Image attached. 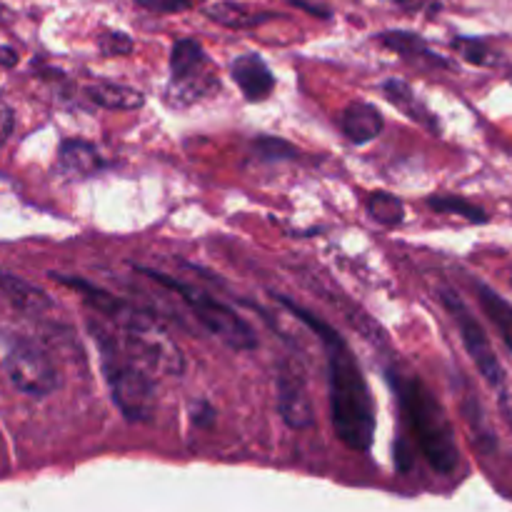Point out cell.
<instances>
[{"mask_svg":"<svg viewBox=\"0 0 512 512\" xmlns=\"http://www.w3.org/2000/svg\"><path fill=\"white\" fill-rule=\"evenodd\" d=\"M275 300L285 305L300 323L308 325L323 343L325 363H328L330 420L338 440L355 453H368L375 438V403L348 340L333 325L285 295H275Z\"/></svg>","mask_w":512,"mask_h":512,"instance_id":"cell-1","label":"cell"},{"mask_svg":"<svg viewBox=\"0 0 512 512\" xmlns=\"http://www.w3.org/2000/svg\"><path fill=\"white\" fill-rule=\"evenodd\" d=\"M385 375L420 455L428 460L435 473L453 475L460 465V448L453 423L438 395L418 375H403L393 368Z\"/></svg>","mask_w":512,"mask_h":512,"instance_id":"cell-2","label":"cell"},{"mask_svg":"<svg viewBox=\"0 0 512 512\" xmlns=\"http://www.w3.org/2000/svg\"><path fill=\"white\" fill-rule=\"evenodd\" d=\"M90 330L100 348V365L115 408L128 423H150L155 415V385L150 375L128 355L120 353L115 335H110L103 325L95 323Z\"/></svg>","mask_w":512,"mask_h":512,"instance_id":"cell-3","label":"cell"},{"mask_svg":"<svg viewBox=\"0 0 512 512\" xmlns=\"http://www.w3.org/2000/svg\"><path fill=\"white\" fill-rule=\"evenodd\" d=\"M135 270H138V273H143L145 278L160 283L163 288L178 293V298L188 305L190 313H193V318L198 320V323L203 325V328L208 330L213 338H218L225 348L238 350V353L258 348V335H255V330L250 328L248 320L240 318V315L235 313L230 305L220 303L218 298H213V295L193 288V285H185V283H180V280L168 278V275L158 273V270L143 268V265H138Z\"/></svg>","mask_w":512,"mask_h":512,"instance_id":"cell-4","label":"cell"},{"mask_svg":"<svg viewBox=\"0 0 512 512\" xmlns=\"http://www.w3.org/2000/svg\"><path fill=\"white\" fill-rule=\"evenodd\" d=\"M218 88V68L203 45L193 38L178 40L170 50V80L165 90L170 108H190Z\"/></svg>","mask_w":512,"mask_h":512,"instance_id":"cell-5","label":"cell"},{"mask_svg":"<svg viewBox=\"0 0 512 512\" xmlns=\"http://www.w3.org/2000/svg\"><path fill=\"white\" fill-rule=\"evenodd\" d=\"M115 323L125 330V350H128L130 358H135L145 368L158 370V373L165 375L183 373V353L150 315L128 308Z\"/></svg>","mask_w":512,"mask_h":512,"instance_id":"cell-6","label":"cell"},{"mask_svg":"<svg viewBox=\"0 0 512 512\" xmlns=\"http://www.w3.org/2000/svg\"><path fill=\"white\" fill-rule=\"evenodd\" d=\"M440 303L445 305V310L450 313L453 323L458 325L460 340H463L465 350H468L470 360L475 363L478 373L483 375L485 383L498 393V398L503 400V405L508 403V378H505V370L500 365L498 355H495L493 343H490L488 333H485L483 323L475 318L473 310L465 305V300L455 293L453 288L440 290Z\"/></svg>","mask_w":512,"mask_h":512,"instance_id":"cell-7","label":"cell"},{"mask_svg":"<svg viewBox=\"0 0 512 512\" xmlns=\"http://www.w3.org/2000/svg\"><path fill=\"white\" fill-rule=\"evenodd\" d=\"M5 375L23 395L30 398H48L60 385L58 368L53 365L50 355L33 340H18L10 345L3 360Z\"/></svg>","mask_w":512,"mask_h":512,"instance_id":"cell-8","label":"cell"},{"mask_svg":"<svg viewBox=\"0 0 512 512\" xmlns=\"http://www.w3.org/2000/svg\"><path fill=\"white\" fill-rule=\"evenodd\" d=\"M275 388H278V413L283 423L293 430L313 428L315 410L310 400L308 385H305L303 370L293 360H283L275 375Z\"/></svg>","mask_w":512,"mask_h":512,"instance_id":"cell-9","label":"cell"},{"mask_svg":"<svg viewBox=\"0 0 512 512\" xmlns=\"http://www.w3.org/2000/svg\"><path fill=\"white\" fill-rule=\"evenodd\" d=\"M230 75H233L235 85H238L248 103H263L275 90L273 70L265 63L263 55L258 53L238 55L230 65Z\"/></svg>","mask_w":512,"mask_h":512,"instance_id":"cell-10","label":"cell"},{"mask_svg":"<svg viewBox=\"0 0 512 512\" xmlns=\"http://www.w3.org/2000/svg\"><path fill=\"white\" fill-rule=\"evenodd\" d=\"M340 128L343 135L355 145H368L383 133L385 118L375 105L365 103V100H355L340 115Z\"/></svg>","mask_w":512,"mask_h":512,"instance_id":"cell-11","label":"cell"},{"mask_svg":"<svg viewBox=\"0 0 512 512\" xmlns=\"http://www.w3.org/2000/svg\"><path fill=\"white\" fill-rule=\"evenodd\" d=\"M0 298L23 315H40L53 305L45 290L35 288L33 283L18 278V275L5 268H0Z\"/></svg>","mask_w":512,"mask_h":512,"instance_id":"cell-12","label":"cell"},{"mask_svg":"<svg viewBox=\"0 0 512 512\" xmlns=\"http://www.w3.org/2000/svg\"><path fill=\"white\" fill-rule=\"evenodd\" d=\"M103 168V158H100L98 148L88 140L70 138L63 140L58 148V170L70 178H90Z\"/></svg>","mask_w":512,"mask_h":512,"instance_id":"cell-13","label":"cell"},{"mask_svg":"<svg viewBox=\"0 0 512 512\" xmlns=\"http://www.w3.org/2000/svg\"><path fill=\"white\" fill-rule=\"evenodd\" d=\"M380 45L395 50L403 58L413 60V63H428V65H445L448 68V60L440 58L418 33H410V30H383V33L375 35Z\"/></svg>","mask_w":512,"mask_h":512,"instance_id":"cell-14","label":"cell"},{"mask_svg":"<svg viewBox=\"0 0 512 512\" xmlns=\"http://www.w3.org/2000/svg\"><path fill=\"white\" fill-rule=\"evenodd\" d=\"M205 15L218 25H223V28L233 30L255 28V25H263L268 20L278 18V13H273V10H253L243 3H235V0H220V3L208 5Z\"/></svg>","mask_w":512,"mask_h":512,"instance_id":"cell-15","label":"cell"},{"mask_svg":"<svg viewBox=\"0 0 512 512\" xmlns=\"http://www.w3.org/2000/svg\"><path fill=\"white\" fill-rule=\"evenodd\" d=\"M383 95L390 100V103L395 105L398 110H403L405 115H408L410 120H415V123L425 125V128L430 130V133H438L440 125L438 120H435V115L430 113L428 108H425L423 103H420V98L415 95V90L410 88L405 80H398V78H390L383 83Z\"/></svg>","mask_w":512,"mask_h":512,"instance_id":"cell-16","label":"cell"},{"mask_svg":"<svg viewBox=\"0 0 512 512\" xmlns=\"http://www.w3.org/2000/svg\"><path fill=\"white\" fill-rule=\"evenodd\" d=\"M475 295H478V303L483 308L485 318L493 323V328L498 330V335L503 338V343L508 345L512 353V303L505 300L498 290H493L485 283H475Z\"/></svg>","mask_w":512,"mask_h":512,"instance_id":"cell-17","label":"cell"},{"mask_svg":"<svg viewBox=\"0 0 512 512\" xmlns=\"http://www.w3.org/2000/svg\"><path fill=\"white\" fill-rule=\"evenodd\" d=\"M85 93L105 110H140L145 105V95L123 83H95Z\"/></svg>","mask_w":512,"mask_h":512,"instance_id":"cell-18","label":"cell"},{"mask_svg":"<svg viewBox=\"0 0 512 512\" xmlns=\"http://www.w3.org/2000/svg\"><path fill=\"white\" fill-rule=\"evenodd\" d=\"M428 208L435 210V213L443 215H458V218H465L468 223H488L490 215L485 213L480 205L470 203V200L458 198V195H435V198H428Z\"/></svg>","mask_w":512,"mask_h":512,"instance_id":"cell-19","label":"cell"},{"mask_svg":"<svg viewBox=\"0 0 512 512\" xmlns=\"http://www.w3.org/2000/svg\"><path fill=\"white\" fill-rule=\"evenodd\" d=\"M368 213L375 223L385 225V228H398L405 220L403 200L395 198L393 193H385V190H378V193L370 195Z\"/></svg>","mask_w":512,"mask_h":512,"instance_id":"cell-20","label":"cell"},{"mask_svg":"<svg viewBox=\"0 0 512 512\" xmlns=\"http://www.w3.org/2000/svg\"><path fill=\"white\" fill-rule=\"evenodd\" d=\"M463 415H465V420L470 423V430H473V435L478 438L480 448H483V450L498 448V438H495L493 428L488 425V418H485L483 405H480V400L475 398V395H470V398L463 400Z\"/></svg>","mask_w":512,"mask_h":512,"instance_id":"cell-21","label":"cell"},{"mask_svg":"<svg viewBox=\"0 0 512 512\" xmlns=\"http://www.w3.org/2000/svg\"><path fill=\"white\" fill-rule=\"evenodd\" d=\"M253 153H255V158L265 160V163H283V160L298 158L300 150L283 138L260 135V138L253 140Z\"/></svg>","mask_w":512,"mask_h":512,"instance_id":"cell-22","label":"cell"},{"mask_svg":"<svg viewBox=\"0 0 512 512\" xmlns=\"http://www.w3.org/2000/svg\"><path fill=\"white\" fill-rule=\"evenodd\" d=\"M453 48L458 50V53L473 65H490V63H493V53H490V48L483 43V40L455 38Z\"/></svg>","mask_w":512,"mask_h":512,"instance_id":"cell-23","label":"cell"},{"mask_svg":"<svg viewBox=\"0 0 512 512\" xmlns=\"http://www.w3.org/2000/svg\"><path fill=\"white\" fill-rule=\"evenodd\" d=\"M98 48L103 55H128L133 50V38L120 30H105L98 38Z\"/></svg>","mask_w":512,"mask_h":512,"instance_id":"cell-24","label":"cell"},{"mask_svg":"<svg viewBox=\"0 0 512 512\" xmlns=\"http://www.w3.org/2000/svg\"><path fill=\"white\" fill-rule=\"evenodd\" d=\"M133 3L153 13H180L190 8V0H133Z\"/></svg>","mask_w":512,"mask_h":512,"instance_id":"cell-25","label":"cell"},{"mask_svg":"<svg viewBox=\"0 0 512 512\" xmlns=\"http://www.w3.org/2000/svg\"><path fill=\"white\" fill-rule=\"evenodd\" d=\"M13 128H15L13 108H10V105L5 103L3 98H0V148H3V145L10 140V135H13Z\"/></svg>","mask_w":512,"mask_h":512,"instance_id":"cell-26","label":"cell"},{"mask_svg":"<svg viewBox=\"0 0 512 512\" xmlns=\"http://www.w3.org/2000/svg\"><path fill=\"white\" fill-rule=\"evenodd\" d=\"M215 420V410L210 408L208 403H203V400H198V403L193 405V423L195 425H213Z\"/></svg>","mask_w":512,"mask_h":512,"instance_id":"cell-27","label":"cell"},{"mask_svg":"<svg viewBox=\"0 0 512 512\" xmlns=\"http://www.w3.org/2000/svg\"><path fill=\"white\" fill-rule=\"evenodd\" d=\"M18 65V53L10 45H0V68H15Z\"/></svg>","mask_w":512,"mask_h":512,"instance_id":"cell-28","label":"cell"},{"mask_svg":"<svg viewBox=\"0 0 512 512\" xmlns=\"http://www.w3.org/2000/svg\"><path fill=\"white\" fill-rule=\"evenodd\" d=\"M395 5H400L403 10H420L425 5V0H393Z\"/></svg>","mask_w":512,"mask_h":512,"instance_id":"cell-29","label":"cell"}]
</instances>
